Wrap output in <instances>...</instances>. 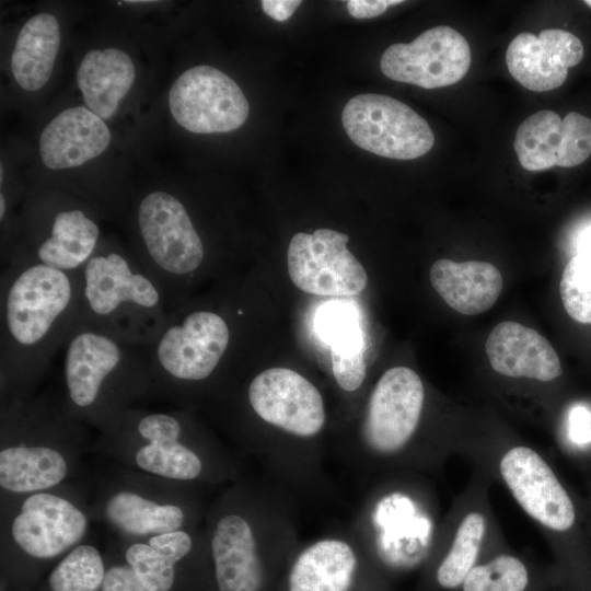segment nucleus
Masks as SVG:
<instances>
[{"mask_svg": "<svg viewBox=\"0 0 591 591\" xmlns=\"http://www.w3.org/2000/svg\"><path fill=\"white\" fill-rule=\"evenodd\" d=\"M402 2L401 0H348L347 10L355 19H372L384 13L389 7Z\"/></svg>", "mask_w": 591, "mask_h": 591, "instance_id": "473e14b6", "label": "nucleus"}, {"mask_svg": "<svg viewBox=\"0 0 591 591\" xmlns=\"http://www.w3.org/2000/svg\"><path fill=\"white\" fill-rule=\"evenodd\" d=\"M62 405L76 420L100 431L125 410L153 398L146 347L80 320L63 345Z\"/></svg>", "mask_w": 591, "mask_h": 591, "instance_id": "20e7f679", "label": "nucleus"}, {"mask_svg": "<svg viewBox=\"0 0 591 591\" xmlns=\"http://www.w3.org/2000/svg\"><path fill=\"white\" fill-rule=\"evenodd\" d=\"M559 294L572 320L591 323V231L582 236L578 253L565 266Z\"/></svg>", "mask_w": 591, "mask_h": 591, "instance_id": "c85d7f7f", "label": "nucleus"}, {"mask_svg": "<svg viewBox=\"0 0 591 591\" xmlns=\"http://www.w3.org/2000/svg\"><path fill=\"white\" fill-rule=\"evenodd\" d=\"M586 4L589 5L591 8V0H587L586 1Z\"/></svg>", "mask_w": 591, "mask_h": 591, "instance_id": "f704fd0d", "label": "nucleus"}, {"mask_svg": "<svg viewBox=\"0 0 591 591\" xmlns=\"http://www.w3.org/2000/svg\"><path fill=\"white\" fill-rule=\"evenodd\" d=\"M583 57V45L573 34L548 28L538 36L523 32L517 35L506 51L510 74L524 88L545 92L559 88L568 69Z\"/></svg>", "mask_w": 591, "mask_h": 591, "instance_id": "a211bd4d", "label": "nucleus"}, {"mask_svg": "<svg viewBox=\"0 0 591 591\" xmlns=\"http://www.w3.org/2000/svg\"><path fill=\"white\" fill-rule=\"evenodd\" d=\"M514 150L528 171L579 165L591 154V119L577 112L560 118L554 111H538L519 126Z\"/></svg>", "mask_w": 591, "mask_h": 591, "instance_id": "f3484780", "label": "nucleus"}, {"mask_svg": "<svg viewBox=\"0 0 591 591\" xmlns=\"http://www.w3.org/2000/svg\"><path fill=\"white\" fill-rule=\"evenodd\" d=\"M105 121L86 106L63 109L39 136V157L50 170L80 166L101 155L111 143Z\"/></svg>", "mask_w": 591, "mask_h": 591, "instance_id": "6ab92c4d", "label": "nucleus"}, {"mask_svg": "<svg viewBox=\"0 0 591 591\" xmlns=\"http://www.w3.org/2000/svg\"><path fill=\"white\" fill-rule=\"evenodd\" d=\"M101 591H149L137 578L132 569L125 564L106 568Z\"/></svg>", "mask_w": 591, "mask_h": 591, "instance_id": "7c9ffc66", "label": "nucleus"}, {"mask_svg": "<svg viewBox=\"0 0 591 591\" xmlns=\"http://www.w3.org/2000/svg\"><path fill=\"white\" fill-rule=\"evenodd\" d=\"M79 271L19 258L1 267L0 399L37 393L80 317Z\"/></svg>", "mask_w": 591, "mask_h": 591, "instance_id": "f257e3e1", "label": "nucleus"}, {"mask_svg": "<svg viewBox=\"0 0 591 591\" xmlns=\"http://www.w3.org/2000/svg\"><path fill=\"white\" fill-rule=\"evenodd\" d=\"M491 368L508 378L549 382L563 373L559 357L537 331L512 321L499 323L486 340Z\"/></svg>", "mask_w": 591, "mask_h": 591, "instance_id": "aec40b11", "label": "nucleus"}, {"mask_svg": "<svg viewBox=\"0 0 591 591\" xmlns=\"http://www.w3.org/2000/svg\"><path fill=\"white\" fill-rule=\"evenodd\" d=\"M480 489L471 490L472 497L462 499L452 515L445 553L436 571L437 582L444 589L462 586L468 572L478 564L484 545L489 542L491 520Z\"/></svg>", "mask_w": 591, "mask_h": 591, "instance_id": "412c9836", "label": "nucleus"}, {"mask_svg": "<svg viewBox=\"0 0 591 591\" xmlns=\"http://www.w3.org/2000/svg\"><path fill=\"white\" fill-rule=\"evenodd\" d=\"M424 403V383L414 370H386L370 395L361 429L369 453L384 461L405 455L419 426Z\"/></svg>", "mask_w": 591, "mask_h": 591, "instance_id": "9d476101", "label": "nucleus"}, {"mask_svg": "<svg viewBox=\"0 0 591 591\" xmlns=\"http://www.w3.org/2000/svg\"><path fill=\"white\" fill-rule=\"evenodd\" d=\"M472 61L465 37L450 26L422 32L408 44H394L383 53L380 67L394 81L424 89H437L459 82Z\"/></svg>", "mask_w": 591, "mask_h": 591, "instance_id": "4468645a", "label": "nucleus"}, {"mask_svg": "<svg viewBox=\"0 0 591 591\" xmlns=\"http://www.w3.org/2000/svg\"><path fill=\"white\" fill-rule=\"evenodd\" d=\"M88 428L67 413L59 393L0 399V493L25 495L72 482L92 445Z\"/></svg>", "mask_w": 591, "mask_h": 591, "instance_id": "f03ea898", "label": "nucleus"}, {"mask_svg": "<svg viewBox=\"0 0 591 591\" xmlns=\"http://www.w3.org/2000/svg\"><path fill=\"white\" fill-rule=\"evenodd\" d=\"M90 452L171 482L198 485L233 476V464L183 409L131 407L97 431Z\"/></svg>", "mask_w": 591, "mask_h": 591, "instance_id": "7ed1b4c3", "label": "nucleus"}, {"mask_svg": "<svg viewBox=\"0 0 591 591\" xmlns=\"http://www.w3.org/2000/svg\"><path fill=\"white\" fill-rule=\"evenodd\" d=\"M357 568L354 548L339 538H323L296 558L289 591H348Z\"/></svg>", "mask_w": 591, "mask_h": 591, "instance_id": "393cba45", "label": "nucleus"}, {"mask_svg": "<svg viewBox=\"0 0 591 591\" xmlns=\"http://www.w3.org/2000/svg\"><path fill=\"white\" fill-rule=\"evenodd\" d=\"M43 215L30 218L27 246L10 262L25 258L65 271H79L101 243L99 223L77 205H59Z\"/></svg>", "mask_w": 591, "mask_h": 591, "instance_id": "dca6fc26", "label": "nucleus"}, {"mask_svg": "<svg viewBox=\"0 0 591 591\" xmlns=\"http://www.w3.org/2000/svg\"><path fill=\"white\" fill-rule=\"evenodd\" d=\"M106 567L97 547L81 543L57 563L48 576L49 591H101Z\"/></svg>", "mask_w": 591, "mask_h": 591, "instance_id": "cd10ccee", "label": "nucleus"}, {"mask_svg": "<svg viewBox=\"0 0 591 591\" xmlns=\"http://www.w3.org/2000/svg\"><path fill=\"white\" fill-rule=\"evenodd\" d=\"M125 561L149 591H172L177 567L206 544L197 529L119 542Z\"/></svg>", "mask_w": 591, "mask_h": 591, "instance_id": "4be33fe9", "label": "nucleus"}, {"mask_svg": "<svg viewBox=\"0 0 591 591\" xmlns=\"http://www.w3.org/2000/svg\"><path fill=\"white\" fill-rule=\"evenodd\" d=\"M301 4L300 0H262L265 14L278 22L287 21Z\"/></svg>", "mask_w": 591, "mask_h": 591, "instance_id": "72a5a7b5", "label": "nucleus"}, {"mask_svg": "<svg viewBox=\"0 0 591 591\" xmlns=\"http://www.w3.org/2000/svg\"><path fill=\"white\" fill-rule=\"evenodd\" d=\"M494 453L497 475L520 508L546 533L567 534L577 521L576 507L543 455L524 444Z\"/></svg>", "mask_w": 591, "mask_h": 591, "instance_id": "9b49d317", "label": "nucleus"}, {"mask_svg": "<svg viewBox=\"0 0 591 591\" xmlns=\"http://www.w3.org/2000/svg\"><path fill=\"white\" fill-rule=\"evenodd\" d=\"M429 277L443 301L464 315L488 311L498 300L503 286L499 269L479 260L456 263L439 259L431 266Z\"/></svg>", "mask_w": 591, "mask_h": 591, "instance_id": "5701e85b", "label": "nucleus"}, {"mask_svg": "<svg viewBox=\"0 0 591 591\" xmlns=\"http://www.w3.org/2000/svg\"><path fill=\"white\" fill-rule=\"evenodd\" d=\"M529 571L517 556L499 553L477 564L462 583L463 591H525Z\"/></svg>", "mask_w": 591, "mask_h": 591, "instance_id": "c756f323", "label": "nucleus"}, {"mask_svg": "<svg viewBox=\"0 0 591 591\" xmlns=\"http://www.w3.org/2000/svg\"><path fill=\"white\" fill-rule=\"evenodd\" d=\"M341 121L357 147L389 159H417L434 144V135L425 118L405 103L383 94L354 96L343 109Z\"/></svg>", "mask_w": 591, "mask_h": 591, "instance_id": "1a4fd4ad", "label": "nucleus"}, {"mask_svg": "<svg viewBox=\"0 0 591 591\" xmlns=\"http://www.w3.org/2000/svg\"><path fill=\"white\" fill-rule=\"evenodd\" d=\"M135 79L132 59L115 47L88 51L77 70V83L85 106L103 120L116 114Z\"/></svg>", "mask_w": 591, "mask_h": 591, "instance_id": "b1692460", "label": "nucleus"}, {"mask_svg": "<svg viewBox=\"0 0 591 591\" xmlns=\"http://www.w3.org/2000/svg\"><path fill=\"white\" fill-rule=\"evenodd\" d=\"M60 46L58 20L51 13H38L20 30L11 55V71L25 91L42 89L49 80Z\"/></svg>", "mask_w": 591, "mask_h": 591, "instance_id": "a878e982", "label": "nucleus"}, {"mask_svg": "<svg viewBox=\"0 0 591 591\" xmlns=\"http://www.w3.org/2000/svg\"><path fill=\"white\" fill-rule=\"evenodd\" d=\"M568 434L578 445L591 443V413L588 408L576 406L570 410Z\"/></svg>", "mask_w": 591, "mask_h": 591, "instance_id": "2f4dec72", "label": "nucleus"}, {"mask_svg": "<svg viewBox=\"0 0 591 591\" xmlns=\"http://www.w3.org/2000/svg\"><path fill=\"white\" fill-rule=\"evenodd\" d=\"M80 278L81 322L146 348L158 337L170 309L161 286L135 254L101 242Z\"/></svg>", "mask_w": 591, "mask_h": 591, "instance_id": "39448f33", "label": "nucleus"}, {"mask_svg": "<svg viewBox=\"0 0 591 591\" xmlns=\"http://www.w3.org/2000/svg\"><path fill=\"white\" fill-rule=\"evenodd\" d=\"M246 392L257 417L290 434L311 438L324 427L326 415L320 391L291 369L270 368L259 372Z\"/></svg>", "mask_w": 591, "mask_h": 591, "instance_id": "2eb2a0df", "label": "nucleus"}, {"mask_svg": "<svg viewBox=\"0 0 591 591\" xmlns=\"http://www.w3.org/2000/svg\"><path fill=\"white\" fill-rule=\"evenodd\" d=\"M349 236L332 229L294 234L287 251L289 276L297 288L315 296L351 297L364 290L368 276L347 248Z\"/></svg>", "mask_w": 591, "mask_h": 591, "instance_id": "ddd939ff", "label": "nucleus"}, {"mask_svg": "<svg viewBox=\"0 0 591 591\" xmlns=\"http://www.w3.org/2000/svg\"><path fill=\"white\" fill-rule=\"evenodd\" d=\"M169 106L175 121L193 134H223L246 121L250 105L239 84L221 70L195 66L174 81Z\"/></svg>", "mask_w": 591, "mask_h": 591, "instance_id": "f8f14e48", "label": "nucleus"}, {"mask_svg": "<svg viewBox=\"0 0 591 591\" xmlns=\"http://www.w3.org/2000/svg\"><path fill=\"white\" fill-rule=\"evenodd\" d=\"M316 331L329 345L332 366L364 363V338L357 314L347 304H328L318 310Z\"/></svg>", "mask_w": 591, "mask_h": 591, "instance_id": "bb28decb", "label": "nucleus"}, {"mask_svg": "<svg viewBox=\"0 0 591 591\" xmlns=\"http://www.w3.org/2000/svg\"><path fill=\"white\" fill-rule=\"evenodd\" d=\"M195 487L115 464L99 480L92 518L119 542L196 529L201 507Z\"/></svg>", "mask_w": 591, "mask_h": 591, "instance_id": "423d86ee", "label": "nucleus"}, {"mask_svg": "<svg viewBox=\"0 0 591 591\" xmlns=\"http://www.w3.org/2000/svg\"><path fill=\"white\" fill-rule=\"evenodd\" d=\"M2 591V590H1Z\"/></svg>", "mask_w": 591, "mask_h": 591, "instance_id": "c9c22d12", "label": "nucleus"}, {"mask_svg": "<svg viewBox=\"0 0 591 591\" xmlns=\"http://www.w3.org/2000/svg\"><path fill=\"white\" fill-rule=\"evenodd\" d=\"M92 519L72 482L25 495L0 493L2 558L39 564L63 557L83 543Z\"/></svg>", "mask_w": 591, "mask_h": 591, "instance_id": "0eeeda50", "label": "nucleus"}, {"mask_svg": "<svg viewBox=\"0 0 591 591\" xmlns=\"http://www.w3.org/2000/svg\"><path fill=\"white\" fill-rule=\"evenodd\" d=\"M252 507L246 490L234 487L208 513L205 540L219 591L260 589V541Z\"/></svg>", "mask_w": 591, "mask_h": 591, "instance_id": "6e6552de", "label": "nucleus"}]
</instances>
